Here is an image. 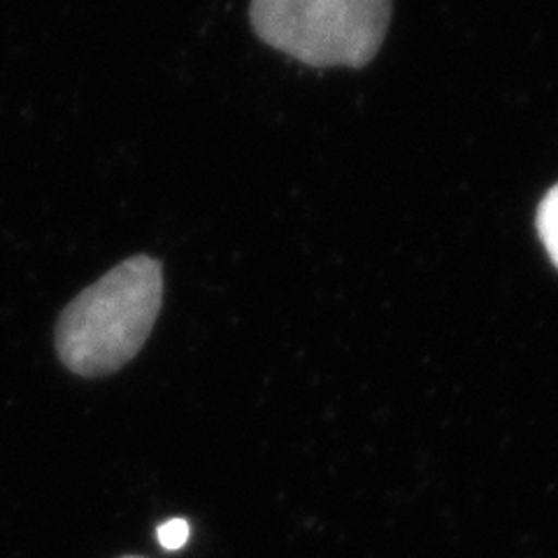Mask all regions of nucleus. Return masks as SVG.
Returning a JSON list of instances; mask_svg holds the SVG:
<instances>
[{
    "label": "nucleus",
    "instance_id": "nucleus-1",
    "mask_svg": "<svg viewBox=\"0 0 558 558\" xmlns=\"http://www.w3.org/2000/svg\"><path fill=\"white\" fill-rule=\"evenodd\" d=\"M163 303L156 258L133 256L84 289L57 324V352L68 371L102 377L124 368L147 342Z\"/></svg>",
    "mask_w": 558,
    "mask_h": 558
},
{
    "label": "nucleus",
    "instance_id": "nucleus-2",
    "mask_svg": "<svg viewBox=\"0 0 558 558\" xmlns=\"http://www.w3.org/2000/svg\"><path fill=\"white\" fill-rule=\"evenodd\" d=\"M266 45L307 65H365L384 43L391 0H252Z\"/></svg>",
    "mask_w": 558,
    "mask_h": 558
},
{
    "label": "nucleus",
    "instance_id": "nucleus-3",
    "mask_svg": "<svg viewBox=\"0 0 558 558\" xmlns=\"http://www.w3.org/2000/svg\"><path fill=\"white\" fill-rule=\"evenodd\" d=\"M537 233L543 238L551 264L558 268V184L549 189V194L539 203Z\"/></svg>",
    "mask_w": 558,
    "mask_h": 558
},
{
    "label": "nucleus",
    "instance_id": "nucleus-4",
    "mask_svg": "<svg viewBox=\"0 0 558 558\" xmlns=\"http://www.w3.org/2000/svg\"><path fill=\"white\" fill-rule=\"evenodd\" d=\"M191 535V526L186 519H170L166 523H161L159 531H156V537H159V543L163 549H182L186 545V539Z\"/></svg>",
    "mask_w": 558,
    "mask_h": 558
},
{
    "label": "nucleus",
    "instance_id": "nucleus-5",
    "mask_svg": "<svg viewBox=\"0 0 558 558\" xmlns=\"http://www.w3.org/2000/svg\"><path fill=\"white\" fill-rule=\"evenodd\" d=\"M121 558H140V556H121Z\"/></svg>",
    "mask_w": 558,
    "mask_h": 558
}]
</instances>
